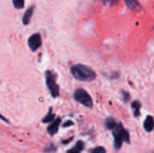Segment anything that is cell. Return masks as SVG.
Returning a JSON list of instances; mask_svg holds the SVG:
<instances>
[{
  "label": "cell",
  "mask_w": 154,
  "mask_h": 153,
  "mask_svg": "<svg viewBox=\"0 0 154 153\" xmlns=\"http://www.w3.org/2000/svg\"><path fill=\"white\" fill-rule=\"evenodd\" d=\"M71 74L75 78L80 81H92L96 78L95 71L83 64H77L71 67Z\"/></svg>",
  "instance_id": "obj_1"
},
{
  "label": "cell",
  "mask_w": 154,
  "mask_h": 153,
  "mask_svg": "<svg viewBox=\"0 0 154 153\" xmlns=\"http://www.w3.org/2000/svg\"><path fill=\"white\" fill-rule=\"evenodd\" d=\"M112 133L114 136V148L116 150H119L122 147L123 142L130 143V134L121 123H117L112 129Z\"/></svg>",
  "instance_id": "obj_2"
},
{
  "label": "cell",
  "mask_w": 154,
  "mask_h": 153,
  "mask_svg": "<svg viewBox=\"0 0 154 153\" xmlns=\"http://www.w3.org/2000/svg\"><path fill=\"white\" fill-rule=\"evenodd\" d=\"M74 98L77 102L82 104L83 106H85L88 108H91L93 106V101H92L91 96L86 90H84L82 88H79L75 91Z\"/></svg>",
  "instance_id": "obj_3"
},
{
  "label": "cell",
  "mask_w": 154,
  "mask_h": 153,
  "mask_svg": "<svg viewBox=\"0 0 154 153\" xmlns=\"http://www.w3.org/2000/svg\"><path fill=\"white\" fill-rule=\"evenodd\" d=\"M45 78H46V84L47 87H49L50 92L51 93V96L53 97H57L60 95V88L59 86L56 84L55 81V76L51 71H47L45 73Z\"/></svg>",
  "instance_id": "obj_4"
},
{
  "label": "cell",
  "mask_w": 154,
  "mask_h": 153,
  "mask_svg": "<svg viewBox=\"0 0 154 153\" xmlns=\"http://www.w3.org/2000/svg\"><path fill=\"white\" fill-rule=\"evenodd\" d=\"M28 45L32 51L38 50L42 45V38L39 33L32 34L28 40Z\"/></svg>",
  "instance_id": "obj_5"
},
{
  "label": "cell",
  "mask_w": 154,
  "mask_h": 153,
  "mask_svg": "<svg viewBox=\"0 0 154 153\" xmlns=\"http://www.w3.org/2000/svg\"><path fill=\"white\" fill-rule=\"evenodd\" d=\"M60 123H61V119L60 118H57L56 120H54L47 128L48 133L50 135H51V136L55 135L58 133V131H59V127H60Z\"/></svg>",
  "instance_id": "obj_6"
},
{
  "label": "cell",
  "mask_w": 154,
  "mask_h": 153,
  "mask_svg": "<svg viewBox=\"0 0 154 153\" xmlns=\"http://www.w3.org/2000/svg\"><path fill=\"white\" fill-rule=\"evenodd\" d=\"M125 5L130 10L134 12H139L142 10V5L137 0H125Z\"/></svg>",
  "instance_id": "obj_7"
},
{
  "label": "cell",
  "mask_w": 154,
  "mask_h": 153,
  "mask_svg": "<svg viewBox=\"0 0 154 153\" xmlns=\"http://www.w3.org/2000/svg\"><path fill=\"white\" fill-rule=\"evenodd\" d=\"M143 128L147 133H151L154 129V119L152 116L148 115L144 121L143 124Z\"/></svg>",
  "instance_id": "obj_8"
},
{
  "label": "cell",
  "mask_w": 154,
  "mask_h": 153,
  "mask_svg": "<svg viewBox=\"0 0 154 153\" xmlns=\"http://www.w3.org/2000/svg\"><path fill=\"white\" fill-rule=\"evenodd\" d=\"M84 148H85L84 142L82 141H78L77 143L71 149L67 151V153H81Z\"/></svg>",
  "instance_id": "obj_9"
},
{
  "label": "cell",
  "mask_w": 154,
  "mask_h": 153,
  "mask_svg": "<svg viewBox=\"0 0 154 153\" xmlns=\"http://www.w3.org/2000/svg\"><path fill=\"white\" fill-rule=\"evenodd\" d=\"M32 13H33V6H32V7H30L29 9L26 10V12L24 13V14L23 16V24L27 25L30 23L32 15Z\"/></svg>",
  "instance_id": "obj_10"
},
{
  "label": "cell",
  "mask_w": 154,
  "mask_h": 153,
  "mask_svg": "<svg viewBox=\"0 0 154 153\" xmlns=\"http://www.w3.org/2000/svg\"><path fill=\"white\" fill-rule=\"evenodd\" d=\"M105 124H106V129H108V130H111V131H112V129H113V128L117 124V122H116L114 118H112V117H108V118H106V119Z\"/></svg>",
  "instance_id": "obj_11"
},
{
  "label": "cell",
  "mask_w": 154,
  "mask_h": 153,
  "mask_svg": "<svg viewBox=\"0 0 154 153\" xmlns=\"http://www.w3.org/2000/svg\"><path fill=\"white\" fill-rule=\"evenodd\" d=\"M132 108L134 110V114L135 117L140 116V109H141V103L139 101H134L132 103Z\"/></svg>",
  "instance_id": "obj_12"
},
{
  "label": "cell",
  "mask_w": 154,
  "mask_h": 153,
  "mask_svg": "<svg viewBox=\"0 0 154 153\" xmlns=\"http://www.w3.org/2000/svg\"><path fill=\"white\" fill-rule=\"evenodd\" d=\"M55 118V115L52 113V108H50L49 113L47 114V115L42 119V123L44 124H48V123H52L54 121Z\"/></svg>",
  "instance_id": "obj_13"
},
{
  "label": "cell",
  "mask_w": 154,
  "mask_h": 153,
  "mask_svg": "<svg viewBox=\"0 0 154 153\" xmlns=\"http://www.w3.org/2000/svg\"><path fill=\"white\" fill-rule=\"evenodd\" d=\"M56 150H57V148H56V146L54 145V144H52V143H49L45 148H44V152L46 153H53L56 151Z\"/></svg>",
  "instance_id": "obj_14"
},
{
  "label": "cell",
  "mask_w": 154,
  "mask_h": 153,
  "mask_svg": "<svg viewBox=\"0 0 154 153\" xmlns=\"http://www.w3.org/2000/svg\"><path fill=\"white\" fill-rule=\"evenodd\" d=\"M13 4L15 8L21 9L24 6V0H13Z\"/></svg>",
  "instance_id": "obj_15"
},
{
  "label": "cell",
  "mask_w": 154,
  "mask_h": 153,
  "mask_svg": "<svg viewBox=\"0 0 154 153\" xmlns=\"http://www.w3.org/2000/svg\"><path fill=\"white\" fill-rule=\"evenodd\" d=\"M91 153H106V151L104 147L98 146V147H96L95 149H93Z\"/></svg>",
  "instance_id": "obj_16"
},
{
  "label": "cell",
  "mask_w": 154,
  "mask_h": 153,
  "mask_svg": "<svg viewBox=\"0 0 154 153\" xmlns=\"http://www.w3.org/2000/svg\"><path fill=\"white\" fill-rule=\"evenodd\" d=\"M101 1H103V2H104V3H106V4H108V5H116V4H117L120 0H101Z\"/></svg>",
  "instance_id": "obj_17"
},
{
  "label": "cell",
  "mask_w": 154,
  "mask_h": 153,
  "mask_svg": "<svg viewBox=\"0 0 154 153\" xmlns=\"http://www.w3.org/2000/svg\"><path fill=\"white\" fill-rule=\"evenodd\" d=\"M123 96H124V100H125V102H127L129 99H130V96H129V94L127 93V92H125V91H123Z\"/></svg>",
  "instance_id": "obj_18"
},
{
  "label": "cell",
  "mask_w": 154,
  "mask_h": 153,
  "mask_svg": "<svg viewBox=\"0 0 154 153\" xmlns=\"http://www.w3.org/2000/svg\"><path fill=\"white\" fill-rule=\"evenodd\" d=\"M74 125V123L72 121H67L64 124H63V127L64 128H67V127H69V126H72Z\"/></svg>",
  "instance_id": "obj_19"
},
{
  "label": "cell",
  "mask_w": 154,
  "mask_h": 153,
  "mask_svg": "<svg viewBox=\"0 0 154 153\" xmlns=\"http://www.w3.org/2000/svg\"><path fill=\"white\" fill-rule=\"evenodd\" d=\"M151 153H154V151H152V152H151Z\"/></svg>",
  "instance_id": "obj_20"
}]
</instances>
